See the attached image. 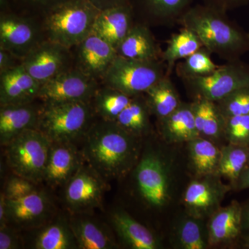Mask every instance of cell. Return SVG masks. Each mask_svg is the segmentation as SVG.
Masks as SVG:
<instances>
[{
	"label": "cell",
	"mask_w": 249,
	"mask_h": 249,
	"mask_svg": "<svg viewBox=\"0 0 249 249\" xmlns=\"http://www.w3.org/2000/svg\"><path fill=\"white\" fill-rule=\"evenodd\" d=\"M139 139L115 122L100 119L94 121L82 139V155L105 179L121 178L138 163Z\"/></svg>",
	"instance_id": "1"
},
{
	"label": "cell",
	"mask_w": 249,
	"mask_h": 249,
	"mask_svg": "<svg viewBox=\"0 0 249 249\" xmlns=\"http://www.w3.org/2000/svg\"><path fill=\"white\" fill-rule=\"evenodd\" d=\"M178 22L194 32L211 53L227 62L240 60L249 52V33L232 23L227 13L197 4L187 10Z\"/></svg>",
	"instance_id": "2"
},
{
	"label": "cell",
	"mask_w": 249,
	"mask_h": 249,
	"mask_svg": "<svg viewBox=\"0 0 249 249\" xmlns=\"http://www.w3.org/2000/svg\"><path fill=\"white\" fill-rule=\"evenodd\" d=\"M100 11L89 0H67L42 18L46 37L73 49L91 34Z\"/></svg>",
	"instance_id": "3"
},
{
	"label": "cell",
	"mask_w": 249,
	"mask_h": 249,
	"mask_svg": "<svg viewBox=\"0 0 249 249\" xmlns=\"http://www.w3.org/2000/svg\"><path fill=\"white\" fill-rule=\"evenodd\" d=\"M42 103L37 129L52 142L75 143L96 121L91 102Z\"/></svg>",
	"instance_id": "4"
},
{
	"label": "cell",
	"mask_w": 249,
	"mask_h": 249,
	"mask_svg": "<svg viewBox=\"0 0 249 249\" xmlns=\"http://www.w3.org/2000/svg\"><path fill=\"white\" fill-rule=\"evenodd\" d=\"M52 145L38 129L24 131L4 146L10 169L37 184L43 182Z\"/></svg>",
	"instance_id": "5"
},
{
	"label": "cell",
	"mask_w": 249,
	"mask_h": 249,
	"mask_svg": "<svg viewBox=\"0 0 249 249\" xmlns=\"http://www.w3.org/2000/svg\"><path fill=\"white\" fill-rule=\"evenodd\" d=\"M165 76L166 65L163 60H133L117 55L101 84L134 97L144 94Z\"/></svg>",
	"instance_id": "6"
},
{
	"label": "cell",
	"mask_w": 249,
	"mask_h": 249,
	"mask_svg": "<svg viewBox=\"0 0 249 249\" xmlns=\"http://www.w3.org/2000/svg\"><path fill=\"white\" fill-rule=\"evenodd\" d=\"M182 80L193 100L216 103L236 90L249 86V65L240 60L227 62L208 76Z\"/></svg>",
	"instance_id": "7"
},
{
	"label": "cell",
	"mask_w": 249,
	"mask_h": 249,
	"mask_svg": "<svg viewBox=\"0 0 249 249\" xmlns=\"http://www.w3.org/2000/svg\"><path fill=\"white\" fill-rule=\"evenodd\" d=\"M11 9L1 12L0 48L23 60L47 37L36 17L14 13Z\"/></svg>",
	"instance_id": "8"
},
{
	"label": "cell",
	"mask_w": 249,
	"mask_h": 249,
	"mask_svg": "<svg viewBox=\"0 0 249 249\" xmlns=\"http://www.w3.org/2000/svg\"><path fill=\"white\" fill-rule=\"evenodd\" d=\"M101 85L73 67L41 85L38 100L44 103L91 102Z\"/></svg>",
	"instance_id": "9"
},
{
	"label": "cell",
	"mask_w": 249,
	"mask_h": 249,
	"mask_svg": "<svg viewBox=\"0 0 249 249\" xmlns=\"http://www.w3.org/2000/svg\"><path fill=\"white\" fill-rule=\"evenodd\" d=\"M22 65L42 85L73 67V52L47 39L23 59Z\"/></svg>",
	"instance_id": "10"
},
{
	"label": "cell",
	"mask_w": 249,
	"mask_h": 249,
	"mask_svg": "<svg viewBox=\"0 0 249 249\" xmlns=\"http://www.w3.org/2000/svg\"><path fill=\"white\" fill-rule=\"evenodd\" d=\"M134 175L139 194L148 206L158 209L168 202V171L160 156L145 153L136 165Z\"/></svg>",
	"instance_id": "11"
},
{
	"label": "cell",
	"mask_w": 249,
	"mask_h": 249,
	"mask_svg": "<svg viewBox=\"0 0 249 249\" xmlns=\"http://www.w3.org/2000/svg\"><path fill=\"white\" fill-rule=\"evenodd\" d=\"M105 178L85 161L65 185V200L73 214H81L98 208L106 188Z\"/></svg>",
	"instance_id": "12"
},
{
	"label": "cell",
	"mask_w": 249,
	"mask_h": 249,
	"mask_svg": "<svg viewBox=\"0 0 249 249\" xmlns=\"http://www.w3.org/2000/svg\"><path fill=\"white\" fill-rule=\"evenodd\" d=\"M218 175L199 177L188 185L183 197L188 215L203 220L221 208L231 186L224 184Z\"/></svg>",
	"instance_id": "13"
},
{
	"label": "cell",
	"mask_w": 249,
	"mask_h": 249,
	"mask_svg": "<svg viewBox=\"0 0 249 249\" xmlns=\"http://www.w3.org/2000/svg\"><path fill=\"white\" fill-rule=\"evenodd\" d=\"M71 50L73 67L101 83L118 55L116 49L93 31Z\"/></svg>",
	"instance_id": "14"
},
{
	"label": "cell",
	"mask_w": 249,
	"mask_h": 249,
	"mask_svg": "<svg viewBox=\"0 0 249 249\" xmlns=\"http://www.w3.org/2000/svg\"><path fill=\"white\" fill-rule=\"evenodd\" d=\"M6 206L7 224L16 229L33 230L53 217V203L48 195L40 189L21 199H6Z\"/></svg>",
	"instance_id": "15"
},
{
	"label": "cell",
	"mask_w": 249,
	"mask_h": 249,
	"mask_svg": "<svg viewBox=\"0 0 249 249\" xmlns=\"http://www.w3.org/2000/svg\"><path fill=\"white\" fill-rule=\"evenodd\" d=\"M84 163L75 143L52 142L43 182L53 188L65 186Z\"/></svg>",
	"instance_id": "16"
},
{
	"label": "cell",
	"mask_w": 249,
	"mask_h": 249,
	"mask_svg": "<svg viewBox=\"0 0 249 249\" xmlns=\"http://www.w3.org/2000/svg\"><path fill=\"white\" fill-rule=\"evenodd\" d=\"M37 101V100H36ZM34 102L0 106V142L3 146L24 131L37 129L42 104Z\"/></svg>",
	"instance_id": "17"
},
{
	"label": "cell",
	"mask_w": 249,
	"mask_h": 249,
	"mask_svg": "<svg viewBox=\"0 0 249 249\" xmlns=\"http://www.w3.org/2000/svg\"><path fill=\"white\" fill-rule=\"evenodd\" d=\"M41 84L22 65L0 74V106L38 100Z\"/></svg>",
	"instance_id": "18"
},
{
	"label": "cell",
	"mask_w": 249,
	"mask_h": 249,
	"mask_svg": "<svg viewBox=\"0 0 249 249\" xmlns=\"http://www.w3.org/2000/svg\"><path fill=\"white\" fill-rule=\"evenodd\" d=\"M209 219L207 226L209 246L231 245L242 237V205L237 201L219 208Z\"/></svg>",
	"instance_id": "19"
},
{
	"label": "cell",
	"mask_w": 249,
	"mask_h": 249,
	"mask_svg": "<svg viewBox=\"0 0 249 249\" xmlns=\"http://www.w3.org/2000/svg\"><path fill=\"white\" fill-rule=\"evenodd\" d=\"M134 10L130 4L101 10L93 24V32L117 48L133 27Z\"/></svg>",
	"instance_id": "20"
},
{
	"label": "cell",
	"mask_w": 249,
	"mask_h": 249,
	"mask_svg": "<svg viewBox=\"0 0 249 249\" xmlns=\"http://www.w3.org/2000/svg\"><path fill=\"white\" fill-rule=\"evenodd\" d=\"M70 224L80 249H111L119 247L109 228L83 213L73 214Z\"/></svg>",
	"instance_id": "21"
},
{
	"label": "cell",
	"mask_w": 249,
	"mask_h": 249,
	"mask_svg": "<svg viewBox=\"0 0 249 249\" xmlns=\"http://www.w3.org/2000/svg\"><path fill=\"white\" fill-rule=\"evenodd\" d=\"M111 222L121 242L133 249H157L160 241L145 226L125 211L117 210L111 214Z\"/></svg>",
	"instance_id": "22"
},
{
	"label": "cell",
	"mask_w": 249,
	"mask_h": 249,
	"mask_svg": "<svg viewBox=\"0 0 249 249\" xmlns=\"http://www.w3.org/2000/svg\"><path fill=\"white\" fill-rule=\"evenodd\" d=\"M31 248L36 249H78L76 237L65 217L52 218L48 222L36 228Z\"/></svg>",
	"instance_id": "23"
},
{
	"label": "cell",
	"mask_w": 249,
	"mask_h": 249,
	"mask_svg": "<svg viewBox=\"0 0 249 249\" xmlns=\"http://www.w3.org/2000/svg\"><path fill=\"white\" fill-rule=\"evenodd\" d=\"M116 52L119 56L133 60H160L162 57L151 31L142 24H134Z\"/></svg>",
	"instance_id": "24"
},
{
	"label": "cell",
	"mask_w": 249,
	"mask_h": 249,
	"mask_svg": "<svg viewBox=\"0 0 249 249\" xmlns=\"http://www.w3.org/2000/svg\"><path fill=\"white\" fill-rule=\"evenodd\" d=\"M160 122L162 134L167 142H188L200 137L191 103H181L176 110Z\"/></svg>",
	"instance_id": "25"
},
{
	"label": "cell",
	"mask_w": 249,
	"mask_h": 249,
	"mask_svg": "<svg viewBox=\"0 0 249 249\" xmlns=\"http://www.w3.org/2000/svg\"><path fill=\"white\" fill-rule=\"evenodd\" d=\"M143 95L150 112L160 121L168 117L182 103L168 75L159 80Z\"/></svg>",
	"instance_id": "26"
},
{
	"label": "cell",
	"mask_w": 249,
	"mask_h": 249,
	"mask_svg": "<svg viewBox=\"0 0 249 249\" xmlns=\"http://www.w3.org/2000/svg\"><path fill=\"white\" fill-rule=\"evenodd\" d=\"M193 0H129L132 9H138L150 19L162 24L178 22L191 7Z\"/></svg>",
	"instance_id": "27"
},
{
	"label": "cell",
	"mask_w": 249,
	"mask_h": 249,
	"mask_svg": "<svg viewBox=\"0 0 249 249\" xmlns=\"http://www.w3.org/2000/svg\"><path fill=\"white\" fill-rule=\"evenodd\" d=\"M191 105L196 129L201 137L214 142L224 137V117L215 103L196 99Z\"/></svg>",
	"instance_id": "28"
},
{
	"label": "cell",
	"mask_w": 249,
	"mask_h": 249,
	"mask_svg": "<svg viewBox=\"0 0 249 249\" xmlns=\"http://www.w3.org/2000/svg\"><path fill=\"white\" fill-rule=\"evenodd\" d=\"M150 109L143 94L134 96L114 121L119 127L137 138L150 132Z\"/></svg>",
	"instance_id": "29"
},
{
	"label": "cell",
	"mask_w": 249,
	"mask_h": 249,
	"mask_svg": "<svg viewBox=\"0 0 249 249\" xmlns=\"http://www.w3.org/2000/svg\"><path fill=\"white\" fill-rule=\"evenodd\" d=\"M132 98L119 90L101 84L93 95L91 103L95 114L100 119L114 122Z\"/></svg>",
	"instance_id": "30"
},
{
	"label": "cell",
	"mask_w": 249,
	"mask_h": 249,
	"mask_svg": "<svg viewBox=\"0 0 249 249\" xmlns=\"http://www.w3.org/2000/svg\"><path fill=\"white\" fill-rule=\"evenodd\" d=\"M188 149L192 165L198 177L218 175L221 150L214 142L199 137L188 142Z\"/></svg>",
	"instance_id": "31"
},
{
	"label": "cell",
	"mask_w": 249,
	"mask_h": 249,
	"mask_svg": "<svg viewBox=\"0 0 249 249\" xmlns=\"http://www.w3.org/2000/svg\"><path fill=\"white\" fill-rule=\"evenodd\" d=\"M199 37L193 31L183 27L168 41V45L162 53V60L166 65V75L170 76L177 62L184 60L202 48Z\"/></svg>",
	"instance_id": "32"
},
{
	"label": "cell",
	"mask_w": 249,
	"mask_h": 249,
	"mask_svg": "<svg viewBox=\"0 0 249 249\" xmlns=\"http://www.w3.org/2000/svg\"><path fill=\"white\" fill-rule=\"evenodd\" d=\"M221 150L218 175L227 178L235 188L241 175L249 164V147L229 143Z\"/></svg>",
	"instance_id": "33"
},
{
	"label": "cell",
	"mask_w": 249,
	"mask_h": 249,
	"mask_svg": "<svg viewBox=\"0 0 249 249\" xmlns=\"http://www.w3.org/2000/svg\"><path fill=\"white\" fill-rule=\"evenodd\" d=\"M211 52L203 47L176 65L177 74L181 80L208 76L217 68Z\"/></svg>",
	"instance_id": "34"
},
{
	"label": "cell",
	"mask_w": 249,
	"mask_h": 249,
	"mask_svg": "<svg viewBox=\"0 0 249 249\" xmlns=\"http://www.w3.org/2000/svg\"><path fill=\"white\" fill-rule=\"evenodd\" d=\"M201 220L189 216L180 223L177 234L180 248L205 249L209 247L208 231H204Z\"/></svg>",
	"instance_id": "35"
},
{
	"label": "cell",
	"mask_w": 249,
	"mask_h": 249,
	"mask_svg": "<svg viewBox=\"0 0 249 249\" xmlns=\"http://www.w3.org/2000/svg\"><path fill=\"white\" fill-rule=\"evenodd\" d=\"M215 103L224 118L249 114V86L236 90Z\"/></svg>",
	"instance_id": "36"
},
{
	"label": "cell",
	"mask_w": 249,
	"mask_h": 249,
	"mask_svg": "<svg viewBox=\"0 0 249 249\" xmlns=\"http://www.w3.org/2000/svg\"><path fill=\"white\" fill-rule=\"evenodd\" d=\"M224 137L229 143L249 147V114L224 118Z\"/></svg>",
	"instance_id": "37"
},
{
	"label": "cell",
	"mask_w": 249,
	"mask_h": 249,
	"mask_svg": "<svg viewBox=\"0 0 249 249\" xmlns=\"http://www.w3.org/2000/svg\"><path fill=\"white\" fill-rule=\"evenodd\" d=\"M67 0H10L11 6L19 14L43 17L54 8Z\"/></svg>",
	"instance_id": "38"
},
{
	"label": "cell",
	"mask_w": 249,
	"mask_h": 249,
	"mask_svg": "<svg viewBox=\"0 0 249 249\" xmlns=\"http://www.w3.org/2000/svg\"><path fill=\"white\" fill-rule=\"evenodd\" d=\"M37 183L33 182L31 180L22 178L19 175H15L8 178L5 183L3 193L6 199L9 200H16L29 196L39 188Z\"/></svg>",
	"instance_id": "39"
},
{
	"label": "cell",
	"mask_w": 249,
	"mask_h": 249,
	"mask_svg": "<svg viewBox=\"0 0 249 249\" xmlns=\"http://www.w3.org/2000/svg\"><path fill=\"white\" fill-rule=\"evenodd\" d=\"M22 243L18 229L9 224L0 227V249H19Z\"/></svg>",
	"instance_id": "40"
},
{
	"label": "cell",
	"mask_w": 249,
	"mask_h": 249,
	"mask_svg": "<svg viewBox=\"0 0 249 249\" xmlns=\"http://www.w3.org/2000/svg\"><path fill=\"white\" fill-rule=\"evenodd\" d=\"M204 4L222 12L242 7L249 4V0H202Z\"/></svg>",
	"instance_id": "41"
},
{
	"label": "cell",
	"mask_w": 249,
	"mask_h": 249,
	"mask_svg": "<svg viewBox=\"0 0 249 249\" xmlns=\"http://www.w3.org/2000/svg\"><path fill=\"white\" fill-rule=\"evenodd\" d=\"M22 64V59L18 58L6 49L0 48V74Z\"/></svg>",
	"instance_id": "42"
},
{
	"label": "cell",
	"mask_w": 249,
	"mask_h": 249,
	"mask_svg": "<svg viewBox=\"0 0 249 249\" xmlns=\"http://www.w3.org/2000/svg\"><path fill=\"white\" fill-rule=\"evenodd\" d=\"M99 10L109 9L114 6L129 4V0H89Z\"/></svg>",
	"instance_id": "43"
},
{
	"label": "cell",
	"mask_w": 249,
	"mask_h": 249,
	"mask_svg": "<svg viewBox=\"0 0 249 249\" xmlns=\"http://www.w3.org/2000/svg\"><path fill=\"white\" fill-rule=\"evenodd\" d=\"M242 236L249 235V200L242 206Z\"/></svg>",
	"instance_id": "44"
},
{
	"label": "cell",
	"mask_w": 249,
	"mask_h": 249,
	"mask_svg": "<svg viewBox=\"0 0 249 249\" xmlns=\"http://www.w3.org/2000/svg\"><path fill=\"white\" fill-rule=\"evenodd\" d=\"M249 188V164L243 173L241 175L238 181L235 188L237 191H242V190L247 189Z\"/></svg>",
	"instance_id": "45"
},
{
	"label": "cell",
	"mask_w": 249,
	"mask_h": 249,
	"mask_svg": "<svg viewBox=\"0 0 249 249\" xmlns=\"http://www.w3.org/2000/svg\"><path fill=\"white\" fill-rule=\"evenodd\" d=\"M7 224V206L6 198L4 193H1L0 197V227Z\"/></svg>",
	"instance_id": "46"
},
{
	"label": "cell",
	"mask_w": 249,
	"mask_h": 249,
	"mask_svg": "<svg viewBox=\"0 0 249 249\" xmlns=\"http://www.w3.org/2000/svg\"><path fill=\"white\" fill-rule=\"evenodd\" d=\"M242 247L249 249V235L242 236Z\"/></svg>",
	"instance_id": "47"
}]
</instances>
